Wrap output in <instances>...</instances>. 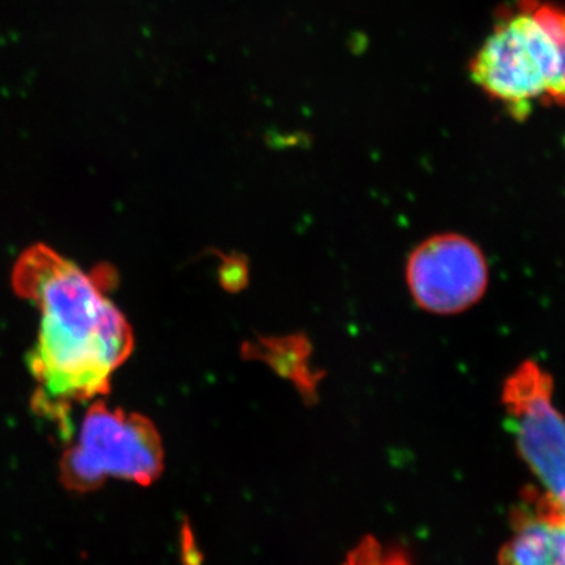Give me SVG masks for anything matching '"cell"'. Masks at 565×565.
I'll return each instance as SVG.
<instances>
[{"label":"cell","mask_w":565,"mask_h":565,"mask_svg":"<svg viewBox=\"0 0 565 565\" xmlns=\"http://www.w3.org/2000/svg\"><path fill=\"white\" fill-rule=\"evenodd\" d=\"M13 288L40 313L28 359L40 403L65 424L71 404L109 392L131 355V326L107 296L102 274L85 273L47 245H32L18 258Z\"/></svg>","instance_id":"cell-1"},{"label":"cell","mask_w":565,"mask_h":565,"mask_svg":"<svg viewBox=\"0 0 565 565\" xmlns=\"http://www.w3.org/2000/svg\"><path fill=\"white\" fill-rule=\"evenodd\" d=\"M470 73L475 84L516 120H525L535 102L565 106L559 52L525 0L494 24L476 52Z\"/></svg>","instance_id":"cell-2"},{"label":"cell","mask_w":565,"mask_h":565,"mask_svg":"<svg viewBox=\"0 0 565 565\" xmlns=\"http://www.w3.org/2000/svg\"><path fill=\"white\" fill-rule=\"evenodd\" d=\"M162 471V437L151 419L103 401L90 405L61 462L63 486L77 493L93 492L109 478L151 486Z\"/></svg>","instance_id":"cell-3"},{"label":"cell","mask_w":565,"mask_h":565,"mask_svg":"<svg viewBox=\"0 0 565 565\" xmlns=\"http://www.w3.org/2000/svg\"><path fill=\"white\" fill-rule=\"evenodd\" d=\"M553 394L552 375L527 360L505 379L503 405L516 449L544 490L542 505L565 516V418Z\"/></svg>","instance_id":"cell-4"},{"label":"cell","mask_w":565,"mask_h":565,"mask_svg":"<svg viewBox=\"0 0 565 565\" xmlns=\"http://www.w3.org/2000/svg\"><path fill=\"white\" fill-rule=\"evenodd\" d=\"M405 280L422 310L459 315L484 297L489 264L481 248L462 234H435L408 256Z\"/></svg>","instance_id":"cell-5"},{"label":"cell","mask_w":565,"mask_h":565,"mask_svg":"<svg viewBox=\"0 0 565 565\" xmlns=\"http://www.w3.org/2000/svg\"><path fill=\"white\" fill-rule=\"evenodd\" d=\"M498 565H565V516L545 505L516 516Z\"/></svg>","instance_id":"cell-6"},{"label":"cell","mask_w":565,"mask_h":565,"mask_svg":"<svg viewBox=\"0 0 565 565\" xmlns=\"http://www.w3.org/2000/svg\"><path fill=\"white\" fill-rule=\"evenodd\" d=\"M243 355L255 362H264L277 375L288 379L308 403L316 399L322 377L311 367V344L303 334L259 338L243 345Z\"/></svg>","instance_id":"cell-7"},{"label":"cell","mask_w":565,"mask_h":565,"mask_svg":"<svg viewBox=\"0 0 565 565\" xmlns=\"http://www.w3.org/2000/svg\"><path fill=\"white\" fill-rule=\"evenodd\" d=\"M527 9L539 22L546 35L556 44L563 65V77L565 81V7L555 3L541 2V0H525Z\"/></svg>","instance_id":"cell-8"},{"label":"cell","mask_w":565,"mask_h":565,"mask_svg":"<svg viewBox=\"0 0 565 565\" xmlns=\"http://www.w3.org/2000/svg\"><path fill=\"white\" fill-rule=\"evenodd\" d=\"M344 565H412L408 556L396 546H386L375 539H364L349 553Z\"/></svg>","instance_id":"cell-9"},{"label":"cell","mask_w":565,"mask_h":565,"mask_svg":"<svg viewBox=\"0 0 565 565\" xmlns=\"http://www.w3.org/2000/svg\"><path fill=\"white\" fill-rule=\"evenodd\" d=\"M221 281L226 291H241L248 282V264L241 255L226 256L221 267Z\"/></svg>","instance_id":"cell-10"}]
</instances>
